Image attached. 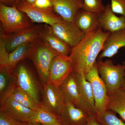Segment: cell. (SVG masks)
<instances>
[{"instance_id":"1","label":"cell","mask_w":125,"mask_h":125,"mask_svg":"<svg viewBox=\"0 0 125 125\" xmlns=\"http://www.w3.org/2000/svg\"><path fill=\"white\" fill-rule=\"evenodd\" d=\"M110 33L98 29L85 34L78 45L72 48L68 57L73 64L74 71L85 75L91 70Z\"/></svg>"},{"instance_id":"2","label":"cell","mask_w":125,"mask_h":125,"mask_svg":"<svg viewBox=\"0 0 125 125\" xmlns=\"http://www.w3.org/2000/svg\"><path fill=\"white\" fill-rule=\"evenodd\" d=\"M58 55L40 38L32 43L28 57L32 61L43 84L49 82L52 62Z\"/></svg>"},{"instance_id":"3","label":"cell","mask_w":125,"mask_h":125,"mask_svg":"<svg viewBox=\"0 0 125 125\" xmlns=\"http://www.w3.org/2000/svg\"><path fill=\"white\" fill-rule=\"evenodd\" d=\"M0 21L1 33L9 35L33 25L26 14L16 6H9L0 3Z\"/></svg>"},{"instance_id":"4","label":"cell","mask_w":125,"mask_h":125,"mask_svg":"<svg viewBox=\"0 0 125 125\" xmlns=\"http://www.w3.org/2000/svg\"><path fill=\"white\" fill-rule=\"evenodd\" d=\"M96 64L99 74L106 84L108 94L123 88L125 70L122 64L115 65L110 59L104 61L98 60Z\"/></svg>"},{"instance_id":"5","label":"cell","mask_w":125,"mask_h":125,"mask_svg":"<svg viewBox=\"0 0 125 125\" xmlns=\"http://www.w3.org/2000/svg\"><path fill=\"white\" fill-rule=\"evenodd\" d=\"M85 76L92 85L97 112H101L106 110L109 103L107 88L99 74L96 62Z\"/></svg>"},{"instance_id":"6","label":"cell","mask_w":125,"mask_h":125,"mask_svg":"<svg viewBox=\"0 0 125 125\" xmlns=\"http://www.w3.org/2000/svg\"><path fill=\"white\" fill-rule=\"evenodd\" d=\"M43 26L32 25L11 34L0 33V37L4 40L6 48L11 52L20 45L33 42L40 38Z\"/></svg>"},{"instance_id":"7","label":"cell","mask_w":125,"mask_h":125,"mask_svg":"<svg viewBox=\"0 0 125 125\" xmlns=\"http://www.w3.org/2000/svg\"><path fill=\"white\" fill-rule=\"evenodd\" d=\"M16 7L26 14L32 22L44 23L51 26L63 20L60 16L54 13V10L39 9L25 0H20Z\"/></svg>"},{"instance_id":"8","label":"cell","mask_w":125,"mask_h":125,"mask_svg":"<svg viewBox=\"0 0 125 125\" xmlns=\"http://www.w3.org/2000/svg\"><path fill=\"white\" fill-rule=\"evenodd\" d=\"M51 26L54 33L71 48L78 45L85 35L74 22L62 20Z\"/></svg>"},{"instance_id":"9","label":"cell","mask_w":125,"mask_h":125,"mask_svg":"<svg viewBox=\"0 0 125 125\" xmlns=\"http://www.w3.org/2000/svg\"><path fill=\"white\" fill-rule=\"evenodd\" d=\"M58 87L65 103H70L89 113L82 101L76 73L74 71L70 74Z\"/></svg>"},{"instance_id":"10","label":"cell","mask_w":125,"mask_h":125,"mask_svg":"<svg viewBox=\"0 0 125 125\" xmlns=\"http://www.w3.org/2000/svg\"><path fill=\"white\" fill-rule=\"evenodd\" d=\"M14 74L16 85L41 105L38 85L30 70L24 65H21Z\"/></svg>"},{"instance_id":"11","label":"cell","mask_w":125,"mask_h":125,"mask_svg":"<svg viewBox=\"0 0 125 125\" xmlns=\"http://www.w3.org/2000/svg\"><path fill=\"white\" fill-rule=\"evenodd\" d=\"M43 85L41 105L57 117L65 104L59 87L50 82Z\"/></svg>"},{"instance_id":"12","label":"cell","mask_w":125,"mask_h":125,"mask_svg":"<svg viewBox=\"0 0 125 125\" xmlns=\"http://www.w3.org/2000/svg\"><path fill=\"white\" fill-rule=\"evenodd\" d=\"M73 71V64L69 57L56 56L51 65L49 82L59 86Z\"/></svg>"},{"instance_id":"13","label":"cell","mask_w":125,"mask_h":125,"mask_svg":"<svg viewBox=\"0 0 125 125\" xmlns=\"http://www.w3.org/2000/svg\"><path fill=\"white\" fill-rule=\"evenodd\" d=\"M90 114L84 109L66 103L57 117L62 125H86Z\"/></svg>"},{"instance_id":"14","label":"cell","mask_w":125,"mask_h":125,"mask_svg":"<svg viewBox=\"0 0 125 125\" xmlns=\"http://www.w3.org/2000/svg\"><path fill=\"white\" fill-rule=\"evenodd\" d=\"M16 120L23 123L29 122L35 111L25 106L9 96L0 102V109Z\"/></svg>"},{"instance_id":"15","label":"cell","mask_w":125,"mask_h":125,"mask_svg":"<svg viewBox=\"0 0 125 125\" xmlns=\"http://www.w3.org/2000/svg\"><path fill=\"white\" fill-rule=\"evenodd\" d=\"M40 38L58 55H69L72 48L54 33L50 25H43Z\"/></svg>"},{"instance_id":"16","label":"cell","mask_w":125,"mask_h":125,"mask_svg":"<svg viewBox=\"0 0 125 125\" xmlns=\"http://www.w3.org/2000/svg\"><path fill=\"white\" fill-rule=\"evenodd\" d=\"M99 28L106 32H114L125 29V18L117 16L113 13L110 4L105 6L104 10L99 15Z\"/></svg>"},{"instance_id":"17","label":"cell","mask_w":125,"mask_h":125,"mask_svg":"<svg viewBox=\"0 0 125 125\" xmlns=\"http://www.w3.org/2000/svg\"><path fill=\"white\" fill-rule=\"evenodd\" d=\"M125 47V29L110 33L105 40L98 60L113 57L121 48Z\"/></svg>"},{"instance_id":"18","label":"cell","mask_w":125,"mask_h":125,"mask_svg":"<svg viewBox=\"0 0 125 125\" xmlns=\"http://www.w3.org/2000/svg\"><path fill=\"white\" fill-rule=\"evenodd\" d=\"M55 12L66 21L74 22L75 15L82 9L81 0H50Z\"/></svg>"},{"instance_id":"19","label":"cell","mask_w":125,"mask_h":125,"mask_svg":"<svg viewBox=\"0 0 125 125\" xmlns=\"http://www.w3.org/2000/svg\"><path fill=\"white\" fill-rule=\"evenodd\" d=\"M99 15V14L86 11L81 9L75 15L74 22L86 34L100 28Z\"/></svg>"},{"instance_id":"20","label":"cell","mask_w":125,"mask_h":125,"mask_svg":"<svg viewBox=\"0 0 125 125\" xmlns=\"http://www.w3.org/2000/svg\"><path fill=\"white\" fill-rule=\"evenodd\" d=\"M75 73L83 103L89 113L97 114V112L95 107V102L91 84L86 79L83 74Z\"/></svg>"},{"instance_id":"21","label":"cell","mask_w":125,"mask_h":125,"mask_svg":"<svg viewBox=\"0 0 125 125\" xmlns=\"http://www.w3.org/2000/svg\"><path fill=\"white\" fill-rule=\"evenodd\" d=\"M108 94L107 109L118 114L125 122V89L122 88Z\"/></svg>"},{"instance_id":"22","label":"cell","mask_w":125,"mask_h":125,"mask_svg":"<svg viewBox=\"0 0 125 125\" xmlns=\"http://www.w3.org/2000/svg\"><path fill=\"white\" fill-rule=\"evenodd\" d=\"M15 78L13 72L6 68L0 69V101L9 97L16 86Z\"/></svg>"},{"instance_id":"23","label":"cell","mask_w":125,"mask_h":125,"mask_svg":"<svg viewBox=\"0 0 125 125\" xmlns=\"http://www.w3.org/2000/svg\"><path fill=\"white\" fill-rule=\"evenodd\" d=\"M32 43L22 44L9 53V62L6 67L8 70L13 72V70L18 62L28 57Z\"/></svg>"},{"instance_id":"24","label":"cell","mask_w":125,"mask_h":125,"mask_svg":"<svg viewBox=\"0 0 125 125\" xmlns=\"http://www.w3.org/2000/svg\"><path fill=\"white\" fill-rule=\"evenodd\" d=\"M30 122L42 125H52L60 123L57 117L41 105L35 111Z\"/></svg>"},{"instance_id":"25","label":"cell","mask_w":125,"mask_h":125,"mask_svg":"<svg viewBox=\"0 0 125 125\" xmlns=\"http://www.w3.org/2000/svg\"><path fill=\"white\" fill-rule=\"evenodd\" d=\"M9 96L25 106L34 111L37 110L40 106L29 94L16 85Z\"/></svg>"},{"instance_id":"26","label":"cell","mask_w":125,"mask_h":125,"mask_svg":"<svg viewBox=\"0 0 125 125\" xmlns=\"http://www.w3.org/2000/svg\"><path fill=\"white\" fill-rule=\"evenodd\" d=\"M116 113L106 109L96 114L99 121L102 125H125V122L117 116Z\"/></svg>"},{"instance_id":"27","label":"cell","mask_w":125,"mask_h":125,"mask_svg":"<svg viewBox=\"0 0 125 125\" xmlns=\"http://www.w3.org/2000/svg\"><path fill=\"white\" fill-rule=\"evenodd\" d=\"M105 7L103 0H83L82 9L86 11L100 14Z\"/></svg>"},{"instance_id":"28","label":"cell","mask_w":125,"mask_h":125,"mask_svg":"<svg viewBox=\"0 0 125 125\" xmlns=\"http://www.w3.org/2000/svg\"><path fill=\"white\" fill-rule=\"evenodd\" d=\"M6 48L4 40L0 39V69L6 68L9 60V53Z\"/></svg>"},{"instance_id":"29","label":"cell","mask_w":125,"mask_h":125,"mask_svg":"<svg viewBox=\"0 0 125 125\" xmlns=\"http://www.w3.org/2000/svg\"><path fill=\"white\" fill-rule=\"evenodd\" d=\"M112 11L125 18V0H110Z\"/></svg>"},{"instance_id":"30","label":"cell","mask_w":125,"mask_h":125,"mask_svg":"<svg viewBox=\"0 0 125 125\" xmlns=\"http://www.w3.org/2000/svg\"><path fill=\"white\" fill-rule=\"evenodd\" d=\"M25 123L16 120L2 110H0V125H25Z\"/></svg>"},{"instance_id":"31","label":"cell","mask_w":125,"mask_h":125,"mask_svg":"<svg viewBox=\"0 0 125 125\" xmlns=\"http://www.w3.org/2000/svg\"><path fill=\"white\" fill-rule=\"evenodd\" d=\"M32 5L40 9L54 10L53 5L50 0H36Z\"/></svg>"},{"instance_id":"32","label":"cell","mask_w":125,"mask_h":125,"mask_svg":"<svg viewBox=\"0 0 125 125\" xmlns=\"http://www.w3.org/2000/svg\"><path fill=\"white\" fill-rule=\"evenodd\" d=\"M86 125H102L98 121L96 116V114H90L88 120Z\"/></svg>"},{"instance_id":"33","label":"cell","mask_w":125,"mask_h":125,"mask_svg":"<svg viewBox=\"0 0 125 125\" xmlns=\"http://www.w3.org/2000/svg\"><path fill=\"white\" fill-rule=\"evenodd\" d=\"M20 0H0V2L2 4L10 5L11 6H17Z\"/></svg>"},{"instance_id":"34","label":"cell","mask_w":125,"mask_h":125,"mask_svg":"<svg viewBox=\"0 0 125 125\" xmlns=\"http://www.w3.org/2000/svg\"><path fill=\"white\" fill-rule=\"evenodd\" d=\"M25 0L27 2L29 3L30 4L33 5L36 1V0Z\"/></svg>"},{"instance_id":"35","label":"cell","mask_w":125,"mask_h":125,"mask_svg":"<svg viewBox=\"0 0 125 125\" xmlns=\"http://www.w3.org/2000/svg\"><path fill=\"white\" fill-rule=\"evenodd\" d=\"M25 125H42L39 123H33L31 122H28V123H25Z\"/></svg>"},{"instance_id":"36","label":"cell","mask_w":125,"mask_h":125,"mask_svg":"<svg viewBox=\"0 0 125 125\" xmlns=\"http://www.w3.org/2000/svg\"><path fill=\"white\" fill-rule=\"evenodd\" d=\"M122 64H123V65H124V66H125V60L123 61V62H122Z\"/></svg>"},{"instance_id":"37","label":"cell","mask_w":125,"mask_h":125,"mask_svg":"<svg viewBox=\"0 0 125 125\" xmlns=\"http://www.w3.org/2000/svg\"><path fill=\"white\" fill-rule=\"evenodd\" d=\"M123 88L125 89V83H124V85H123Z\"/></svg>"},{"instance_id":"38","label":"cell","mask_w":125,"mask_h":125,"mask_svg":"<svg viewBox=\"0 0 125 125\" xmlns=\"http://www.w3.org/2000/svg\"><path fill=\"white\" fill-rule=\"evenodd\" d=\"M62 125L60 123H57V124H55V125Z\"/></svg>"},{"instance_id":"39","label":"cell","mask_w":125,"mask_h":125,"mask_svg":"<svg viewBox=\"0 0 125 125\" xmlns=\"http://www.w3.org/2000/svg\"><path fill=\"white\" fill-rule=\"evenodd\" d=\"M82 0V1H83V0Z\"/></svg>"}]
</instances>
